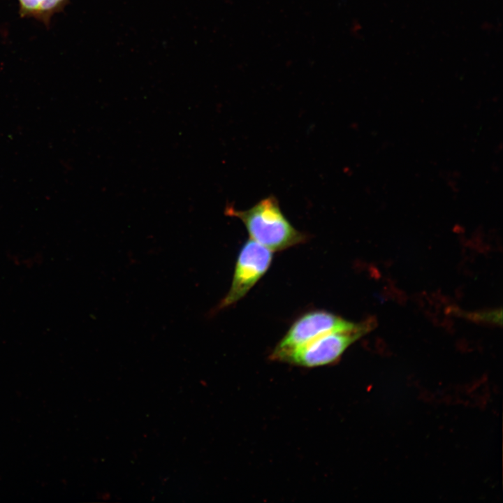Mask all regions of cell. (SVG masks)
Wrapping results in <instances>:
<instances>
[{
	"label": "cell",
	"instance_id": "277c9868",
	"mask_svg": "<svg viewBox=\"0 0 503 503\" xmlns=\"http://www.w3.org/2000/svg\"><path fill=\"white\" fill-rule=\"evenodd\" d=\"M357 323L324 310L307 312L298 318L275 348L270 358L301 346L325 333L350 330Z\"/></svg>",
	"mask_w": 503,
	"mask_h": 503
},
{
	"label": "cell",
	"instance_id": "5b68a950",
	"mask_svg": "<svg viewBox=\"0 0 503 503\" xmlns=\"http://www.w3.org/2000/svg\"><path fill=\"white\" fill-rule=\"evenodd\" d=\"M70 0H17L22 17L32 18L49 27L52 17L64 10Z\"/></svg>",
	"mask_w": 503,
	"mask_h": 503
},
{
	"label": "cell",
	"instance_id": "3957f363",
	"mask_svg": "<svg viewBox=\"0 0 503 503\" xmlns=\"http://www.w3.org/2000/svg\"><path fill=\"white\" fill-rule=\"evenodd\" d=\"M272 252L249 238L241 248L235 263L231 288L211 314L242 299L268 270Z\"/></svg>",
	"mask_w": 503,
	"mask_h": 503
},
{
	"label": "cell",
	"instance_id": "7a4b0ae2",
	"mask_svg": "<svg viewBox=\"0 0 503 503\" xmlns=\"http://www.w3.org/2000/svg\"><path fill=\"white\" fill-rule=\"evenodd\" d=\"M374 319L358 323L350 330L333 331L288 351L274 360L314 367L335 363L347 349L374 328Z\"/></svg>",
	"mask_w": 503,
	"mask_h": 503
},
{
	"label": "cell",
	"instance_id": "6da1fadb",
	"mask_svg": "<svg viewBox=\"0 0 503 503\" xmlns=\"http://www.w3.org/2000/svg\"><path fill=\"white\" fill-rule=\"evenodd\" d=\"M225 214L240 219L250 239L271 252L282 251L307 240L306 234L295 228L286 219L273 196L261 200L246 210L227 207Z\"/></svg>",
	"mask_w": 503,
	"mask_h": 503
}]
</instances>
